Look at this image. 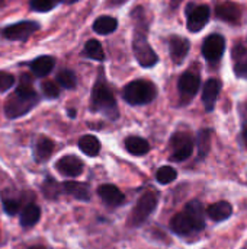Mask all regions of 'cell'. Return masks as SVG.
Returning a JSON list of instances; mask_svg holds the SVG:
<instances>
[{
    "instance_id": "10",
    "label": "cell",
    "mask_w": 247,
    "mask_h": 249,
    "mask_svg": "<svg viewBox=\"0 0 247 249\" xmlns=\"http://www.w3.org/2000/svg\"><path fill=\"white\" fill-rule=\"evenodd\" d=\"M226 50V39L220 34H213L208 38H205L202 45V54L208 61H218Z\"/></svg>"
},
{
    "instance_id": "4",
    "label": "cell",
    "mask_w": 247,
    "mask_h": 249,
    "mask_svg": "<svg viewBox=\"0 0 247 249\" xmlns=\"http://www.w3.org/2000/svg\"><path fill=\"white\" fill-rule=\"evenodd\" d=\"M157 95L156 86L144 79L134 80L125 86L122 96L130 105H146L150 104Z\"/></svg>"
},
{
    "instance_id": "9",
    "label": "cell",
    "mask_w": 247,
    "mask_h": 249,
    "mask_svg": "<svg viewBox=\"0 0 247 249\" xmlns=\"http://www.w3.org/2000/svg\"><path fill=\"white\" fill-rule=\"evenodd\" d=\"M199 83H201L199 76L192 71H186L181 76L178 89H179V93L182 98V104H188L192 101V98L198 93Z\"/></svg>"
},
{
    "instance_id": "39",
    "label": "cell",
    "mask_w": 247,
    "mask_h": 249,
    "mask_svg": "<svg viewBox=\"0 0 247 249\" xmlns=\"http://www.w3.org/2000/svg\"><path fill=\"white\" fill-rule=\"evenodd\" d=\"M28 249H45L44 247H41V245H35V247H31V248Z\"/></svg>"
},
{
    "instance_id": "11",
    "label": "cell",
    "mask_w": 247,
    "mask_h": 249,
    "mask_svg": "<svg viewBox=\"0 0 247 249\" xmlns=\"http://www.w3.org/2000/svg\"><path fill=\"white\" fill-rule=\"evenodd\" d=\"M55 168L61 175L76 178L83 172V162L79 158H76L73 155H68V156H63L55 163Z\"/></svg>"
},
{
    "instance_id": "13",
    "label": "cell",
    "mask_w": 247,
    "mask_h": 249,
    "mask_svg": "<svg viewBox=\"0 0 247 249\" xmlns=\"http://www.w3.org/2000/svg\"><path fill=\"white\" fill-rule=\"evenodd\" d=\"M169 47H170V55H172V60L178 64L183 63L185 57L188 55L189 53V47H191V42L183 38V36H179V35H173L169 41Z\"/></svg>"
},
{
    "instance_id": "2",
    "label": "cell",
    "mask_w": 247,
    "mask_h": 249,
    "mask_svg": "<svg viewBox=\"0 0 247 249\" xmlns=\"http://www.w3.org/2000/svg\"><path fill=\"white\" fill-rule=\"evenodd\" d=\"M90 104H92V111L102 112L106 117H109L111 120H115L118 117V107H116L115 96H114L111 88L108 86L102 71L99 73V77L93 86Z\"/></svg>"
},
{
    "instance_id": "27",
    "label": "cell",
    "mask_w": 247,
    "mask_h": 249,
    "mask_svg": "<svg viewBox=\"0 0 247 249\" xmlns=\"http://www.w3.org/2000/svg\"><path fill=\"white\" fill-rule=\"evenodd\" d=\"M84 54L93 60H99L102 61L105 58V53L103 48L100 45V42L98 39H89L84 45Z\"/></svg>"
},
{
    "instance_id": "18",
    "label": "cell",
    "mask_w": 247,
    "mask_h": 249,
    "mask_svg": "<svg viewBox=\"0 0 247 249\" xmlns=\"http://www.w3.org/2000/svg\"><path fill=\"white\" fill-rule=\"evenodd\" d=\"M233 213V207L230 203L227 201H220V203H215L213 206L208 207L207 210V214L211 220L214 222H223V220H227Z\"/></svg>"
},
{
    "instance_id": "30",
    "label": "cell",
    "mask_w": 247,
    "mask_h": 249,
    "mask_svg": "<svg viewBox=\"0 0 247 249\" xmlns=\"http://www.w3.org/2000/svg\"><path fill=\"white\" fill-rule=\"evenodd\" d=\"M57 82L63 86V88H66V89H73V88H76V74L71 71V70H67V69H64V70H61L58 74H57Z\"/></svg>"
},
{
    "instance_id": "5",
    "label": "cell",
    "mask_w": 247,
    "mask_h": 249,
    "mask_svg": "<svg viewBox=\"0 0 247 249\" xmlns=\"http://www.w3.org/2000/svg\"><path fill=\"white\" fill-rule=\"evenodd\" d=\"M156 206H157V194H156V193L148 191V193L143 194V196L138 198V201H137V204L134 206V209L131 210V213H130V216H128V220H127V225H128L130 228H137V226H140V225L144 223V222L148 219V216L154 212Z\"/></svg>"
},
{
    "instance_id": "24",
    "label": "cell",
    "mask_w": 247,
    "mask_h": 249,
    "mask_svg": "<svg viewBox=\"0 0 247 249\" xmlns=\"http://www.w3.org/2000/svg\"><path fill=\"white\" fill-rule=\"evenodd\" d=\"M118 28V20L112 16H100L93 23V31L100 35L112 34Z\"/></svg>"
},
{
    "instance_id": "19",
    "label": "cell",
    "mask_w": 247,
    "mask_h": 249,
    "mask_svg": "<svg viewBox=\"0 0 247 249\" xmlns=\"http://www.w3.org/2000/svg\"><path fill=\"white\" fill-rule=\"evenodd\" d=\"M55 66V60L49 55H41L38 58H35L32 63H31V70L35 76L38 77H44L47 74L51 73V70L54 69Z\"/></svg>"
},
{
    "instance_id": "25",
    "label": "cell",
    "mask_w": 247,
    "mask_h": 249,
    "mask_svg": "<svg viewBox=\"0 0 247 249\" xmlns=\"http://www.w3.org/2000/svg\"><path fill=\"white\" fill-rule=\"evenodd\" d=\"M79 147L84 155L93 158V156H98L99 152H100V142L98 140V137L87 134V136H83L79 140Z\"/></svg>"
},
{
    "instance_id": "22",
    "label": "cell",
    "mask_w": 247,
    "mask_h": 249,
    "mask_svg": "<svg viewBox=\"0 0 247 249\" xmlns=\"http://www.w3.org/2000/svg\"><path fill=\"white\" fill-rule=\"evenodd\" d=\"M234 58V73L239 77H247V48L245 45H239L233 51Z\"/></svg>"
},
{
    "instance_id": "21",
    "label": "cell",
    "mask_w": 247,
    "mask_h": 249,
    "mask_svg": "<svg viewBox=\"0 0 247 249\" xmlns=\"http://www.w3.org/2000/svg\"><path fill=\"white\" fill-rule=\"evenodd\" d=\"M63 188L68 196H71L77 200L87 201L90 198V190L86 184L76 182V181H67V182H64Z\"/></svg>"
},
{
    "instance_id": "6",
    "label": "cell",
    "mask_w": 247,
    "mask_h": 249,
    "mask_svg": "<svg viewBox=\"0 0 247 249\" xmlns=\"http://www.w3.org/2000/svg\"><path fill=\"white\" fill-rule=\"evenodd\" d=\"M172 155L170 159L173 162H183L186 160L194 152V142L188 133H176L170 140Z\"/></svg>"
},
{
    "instance_id": "17",
    "label": "cell",
    "mask_w": 247,
    "mask_h": 249,
    "mask_svg": "<svg viewBox=\"0 0 247 249\" xmlns=\"http://www.w3.org/2000/svg\"><path fill=\"white\" fill-rule=\"evenodd\" d=\"M185 212L192 219V222L197 228V232H199L205 228V213H204V207L199 201L194 200V201L188 203L185 207Z\"/></svg>"
},
{
    "instance_id": "34",
    "label": "cell",
    "mask_w": 247,
    "mask_h": 249,
    "mask_svg": "<svg viewBox=\"0 0 247 249\" xmlns=\"http://www.w3.org/2000/svg\"><path fill=\"white\" fill-rule=\"evenodd\" d=\"M13 83H15V77L10 73L0 71V92L10 89L13 86Z\"/></svg>"
},
{
    "instance_id": "38",
    "label": "cell",
    "mask_w": 247,
    "mask_h": 249,
    "mask_svg": "<svg viewBox=\"0 0 247 249\" xmlns=\"http://www.w3.org/2000/svg\"><path fill=\"white\" fill-rule=\"evenodd\" d=\"M125 0H112V4H122Z\"/></svg>"
},
{
    "instance_id": "16",
    "label": "cell",
    "mask_w": 247,
    "mask_h": 249,
    "mask_svg": "<svg viewBox=\"0 0 247 249\" xmlns=\"http://www.w3.org/2000/svg\"><path fill=\"white\" fill-rule=\"evenodd\" d=\"M215 15L226 22L237 23L240 20L242 12H240L237 4H234L231 1H223V3H218L215 6Z\"/></svg>"
},
{
    "instance_id": "23",
    "label": "cell",
    "mask_w": 247,
    "mask_h": 249,
    "mask_svg": "<svg viewBox=\"0 0 247 249\" xmlns=\"http://www.w3.org/2000/svg\"><path fill=\"white\" fill-rule=\"evenodd\" d=\"M54 152V143L48 137H39L35 144V158L38 162H45Z\"/></svg>"
},
{
    "instance_id": "29",
    "label": "cell",
    "mask_w": 247,
    "mask_h": 249,
    "mask_svg": "<svg viewBox=\"0 0 247 249\" xmlns=\"http://www.w3.org/2000/svg\"><path fill=\"white\" fill-rule=\"evenodd\" d=\"M178 178V172L176 169H173L172 166H162L157 174H156V179L160 184H170Z\"/></svg>"
},
{
    "instance_id": "14",
    "label": "cell",
    "mask_w": 247,
    "mask_h": 249,
    "mask_svg": "<svg viewBox=\"0 0 247 249\" xmlns=\"http://www.w3.org/2000/svg\"><path fill=\"white\" fill-rule=\"evenodd\" d=\"M98 194L99 197L102 198V201L108 206H121L125 200L124 194L115 187V185H111V184H105V185H100L98 188Z\"/></svg>"
},
{
    "instance_id": "33",
    "label": "cell",
    "mask_w": 247,
    "mask_h": 249,
    "mask_svg": "<svg viewBox=\"0 0 247 249\" xmlns=\"http://www.w3.org/2000/svg\"><path fill=\"white\" fill-rule=\"evenodd\" d=\"M57 3V0H31V7L36 12H48Z\"/></svg>"
},
{
    "instance_id": "31",
    "label": "cell",
    "mask_w": 247,
    "mask_h": 249,
    "mask_svg": "<svg viewBox=\"0 0 247 249\" xmlns=\"http://www.w3.org/2000/svg\"><path fill=\"white\" fill-rule=\"evenodd\" d=\"M42 193L47 198L54 200L60 196V185L57 184L55 179L52 178H47L42 184Z\"/></svg>"
},
{
    "instance_id": "12",
    "label": "cell",
    "mask_w": 247,
    "mask_h": 249,
    "mask_svg": "<svg viewBox=\"0 0 247 249\" xmlns=\"http://www.w3.org/2000/svg\"><path fill=\"white\" fill-rule=\"evenodd\" d=\"M170 229L173 233L181 235V236H186V235H191L192 232H197V228H195L192 219L189 217V214L185 210L182 213H178L176 216H173V219L170 220Z\"/></svg>"
},
{
    "instance_id": "32",
    "label": "cell",
    "mask_w": 247,
    "mask_h": 249,
    "mask_svg": "<svg viewBox=\"0 0 247 249\" xmlns=\"http://www.w3.org/2000/svg\"><path fill=\"white\" fill-rule=\"evenodd\" d=\"M41 89H42V95H44L45 98H48V99L58 98V95H60V89H58L57 83H55V82H52V80L42 82Z\"/></svg>"
},
{
    "instance_id": "35",
    "label": "cell",
    "mask_w": 247,
    "mask_h": 249,
    "mask_svg": "<svg viewBox=\"0 0 247 249\" xmlns=\"http://www.w3.org/2000/svg\"><path fill=\"white\" fill-rule=\"evenodd\" d=\"M19 207H20V204H19L17 200H12V198L3 200V209H4V212H6L7 214H10V216L16 214L17 210H19Z\"/></svg>"
},
{
    "instance_id": "15",
    "label": "cell",
    "mask_w": 247,
    "mask_h": 249,
    "mask_svg": "<svg viewBox=\"0 0 247 249\" xmlns=\"http://www.w3.org/2000/svg\"><path fill=\"white\" fill-rule=\"evenodd\" d=\"M220 90H221V83L217 79H210L204 85V89H202V102H204L207 111H213L214 109V105H215V101L218 98Z\"/></svg>"
},
{
    "instance_id": "37",
    "label": "cell",
    "mask_w": 247,
    "mask_h": 249,
    "mask_svg": "<svg viewBox=\"0 0 247 249\" xmlns=\"http://www.w3.org/2000/svg\"><path fill=\"white\" fill-rule=\"evenodd\" d=\"M170 1H172V7H176L182 3V0H170Z\"/></svg>"
},
{
    "instance_id": "28",
    "label": "cell",
    "mask_w": 247,
    "mask_h": 249,
    "mask_svg": "<svg viewBox=\"0 0 247 249\" xmlns=\"http://www.w3.org/2000/svg\"><path fill=\"white\" fill-rule=\"evenodd\" d=\"M211 149V131L204 128L199 131L198 134V150H199V156L205 158L208 155Z\"/></svg>"
},
{
    "instance_id": "3",
    "label": "cell",
    "mask_w": 247,
    "mask_h": 249,
    "mask_svg": "<svg viewBox=\"0 0 247 249\" xmlns=\"http://www.w3.org/2000/svg\"><path fill=\"white\" fill-rule=\"evenodd\" d=\"M143 10L138 9V16L140 19L135 20V32H134V41H132V47H134V54L137 57V61L140 63V66L143 67H151L157 63V54L154 53V50L150 47L148 41H147V28H146V22L143 20Z\"/></svg>"
},
{
    "instance_id": "7",
    "label": "cell",
    "mask_w": 247,
    "mask_h": 249,
    "mask_svg": "<svg viewBox=\"0 0 247 249\" xmlns=\"http://www.w3.org/2000/svg\"><path fill=\"white\" fill-rule=\"evenodd\" d=\"M39 29V23L33 20H22L16 22L1 31L3 36L10 41H25L32 34H35Z\"/></svg>"
},
{
    "instance_id": "36",
    "label": "cell",
    "mask_w": 247,
    "mask_h": 249,
    "mask_svg": "<svg viewBox=\"0 0 247 249\" xmlns=\"http://www.w3.org/2000/svg\"><path fill=\"white\" fill-rule=\"evenodd\" d=\"M242 137H243L245 146L247 147V124H245V127H243V133H242Z\"/></svg>"
},
{
    "instance_id": "20",
    "label": "cell",
    "mask_w": 247,
    "mask_h": 249,
    "mask_svg": "<svg viewBox=\"0 0 247 249\" xmlns=\"http://www.w3.org/2000/svg\"><path fill=\"white\" fill-rule=\"evenodd\" d=\"M125 149H127V152H130L134 156H144V155L148 153L150 144L143 137L131 136V137L125 139Z\"/></svg>"
},
{
    "instance_id": "26",
    "label": "cell",
    "mask_w": 247,
    "mask_h": 249,
    "mask_svg": "<svg viewBox=\"0 0 247 249\" xmlns=\"http://www.w3.org/2000/svg\"><path fill=\"white\" fill-rule=\"evenodd\" d=\"M41 217V210L36 204H28L20 216V225L23 228H32L38 223Z\"/></svg>"
},
{
    "instance_id": "8",
    "label": "cell",
    "mask_w": 247,
    "mask_h": 249,
    "mask_svg": "<svg viewBox=\"0 0 247 249\" xmlns=\"http://www.w3.org/2000/svg\"><path fill=\"white\" fill-rule=\"evenodd\" d=\"M210 7L205 4H192L186 12V26L191 32H199L210 19Z\"/></svg>"
},
{
    "instance_id": "1",
    "label": "cell",
    "mask_w": 247,
    "mask_h": 249,
    "mask_svg": "<svg viewBox=\"0 0 247 249\" xmlns=\"http://www.w3.org/2000/svg\"><path fill=\"white\" fill-rule=\"evenodd\" d=\"M38 95L32 88L31 77L28 74H22L20 82L15 93L6 101L4 112L9 118H17L29 112L38 102Z\"/></svg>"
}]
</instances>
